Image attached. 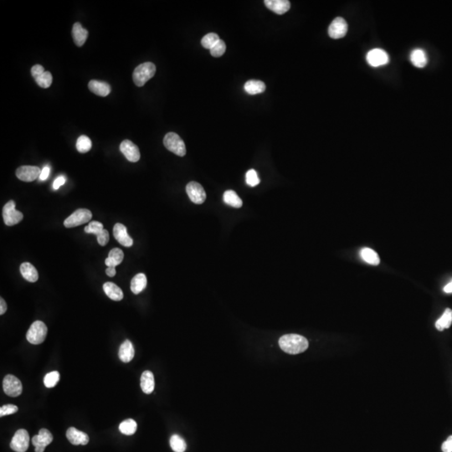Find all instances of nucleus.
<instances>
[{
	"label": "nucleus",
	"mask_w": 452,
	"mask_h": 452,
	"mask_svg": "<svg viewBox=\"0 0 452 452\" xmlns=\"http://www.w3.org/2000/svg\"><path fill=\"white\" fill-rule=\"evenodd\" d=\"M134 355H135V350L131 341L126 340L121 343L118 352L119 358L121 359V361H122L123 363H129L133 360Z\"/></svg>",
	"instance_id": "20"
},
{
	"label": "nucleus",
	"mask_w": 452,
	"mask_h": 452,
	"mask_svg": "<svg viewBox=\"0 0 452 452\" xmlns=\"http://www.w3.org/2000/svg\"><path fill=\"white\" fill-rule=\"evenodd\" d=\"M35 80H36V82L37 83L39 86L45 89L51 86L53 77H52V75H51L50 71H45L43 74L40 75L39 77L36 78Z\"/></svg>",
	"instance_id": "35"
},
{
	"label": "nucleus",
	"mask_w": 452,
	"mask_h": 452,
	"mask_svg": "<svg viewBox=\"0 0 452 452\" xmlns=\"http://www.w3.org/2000/svg\"><path fill=\"white\" fill-rule=\"evenodd\" d=\"M66 437L72 445H87L89 442L88 434L85 432H80L75 427H71L66 432Z\"/></svg>",
	"instance_id": "16"
},
{
	"label": "nucleus",
	"mask_w": 452,
	"mask_h": 452,
	"mask_svg": "<svg viewBox=\"0 0 452 452\" xmlns=\"http://www.w3.org/2000/svg\"><path fill=\"white\" fill-rule=\"evenodd\" d=\"M89 90L98 95L99 97H107L111 92V86L109 84L105 81H100V80H92L89 82Z\"/></svg>",
	"instance_id": "18"
},
{
	"label": "nucleus",
	"mask_w": 452,
	"mask_h": 452,
	"mask_svg": "<svg viewBox=\"0 0 452 452\" xmlns=\"http://www.w3.org/2000/svg\"><path fill=\"white\" fill-rule=\"evenodd\" d=\"M124 259V253L121 249L114 248L110 251L108 257L105 260V264L108 267H116L122 262Z\"/></svg>",
	"instance_id": "24"
},
{
	"label": "nucleus",
	"mask_w": 452,
	"mask_h": 452,
	"mask_svg": "<svg viewBox=\"0 0 452 452\" xmlns=\"http://www.w3.org/2000/svg\"><path fill=\"white\" fill-rule=\"evenodd\" d=\"M245 181L249 186L255 187L260 183V180L258 177L257 173L255 169H250L245 175Z\"/></svg>",
	"instance_id": "39"
},
{
	"label": "nucleus",
	"mask_w": 452,
	"mask_h": 452,
	"mask_svg": "<svg viewBox=\"0 0 452 452\" xmlns=\"http://www.w3.org/2000/svg\"><path fill=\"white\" fill-rule=\"evenodd\" d=\"M266 6L277 15H284L291 8V3L288 0H266Z\"/></svg>",
	"instance_id": "17"
},
{
	"label": "nucleus",
	"mask_w": 452,
	"mask_h": 452,
	"mask_svg": "<svg viewBox=\"0 0 452 452\" xmlns=\"http://www.w3.org/2000/svg\"><path fill=\"white\" fill-rule=\"evenodd\" d=\"M19 411V408L16 405H5L0 408V416L3 417L5 415H9L16 413Z\"/></svg>",
	"instance_id": "40"
},
{
	"label": "nucleus",
	"mask_w": 452,
	"mask_h": 452,
	"mask_svg": "<svg viewBox=\"0 0 452 452\" xmlns=\"http://www.w3.org/2000/svg\"><path fill=\"white\" fill-rule=\"evenodd\" d=\"M219 39H219V36L217 34H216V33H210L206 36H204L203 39H201V44L205 49L211 50L214 45L219 41Z\"/></svg>",
	"instance_id": "34"
},
{
	"label": "nucleus",
	"mask_w": 452,
	"mask_h": 452,
	"mask_svg": "<svg viewBox=\"0 0 452 452\" xmlns=\"http://www.w3.org/2000/svg\"><path fill=\"white\" fill-rule=\"evenodd\" d=\"M163 144L168 150L179 157H183L186 154L185 143L177 133H167L163 138Z\"/></svg>",
	"instance_id": "3"
},
{
	"label": "nucleus",
	"mask_w": 452,
	"mask_h": 452,
	"mask_svg": "<svg viewBox=\"0 0 452 452\" xmlns=\"http://www.w3.org/2000/svg\"><path fill=\"white\" fill-rule=\"evenodd\" d=\"M113 236L115 237V239L125 247H131L133 245L132 237L129 236V235L127 234V228L122 224L118 223L114 225Z\"/></svg>",
	"instance_id": "15"
},
{
	"label": "nucleus",
	"mask_w": 452,
	"mask_h": 452,
	"mask_svg": "<svg viewBox=\"0 0 452 452\" xmlns=\"http://www.w3.org/2000/svg\"><path fill=\"white\" fill-rule=\"evenodd\" d=\"M48 328L44 322L41 321H36L33 322L29 330L27 332L26 338L29 343L35 345H38L43 343L46 335H47Z\"/></svg>",
	"instance_id": "4"
},
{
	"label": "nucleus",
	"mask_w": 452,
	"mask_h": 452,
	"mask_svg": "<svg viewBox=\"0 0 452 452\" xmlns=\"http://www.w3.org/2000/svg\"><path fill=\"white\" fill-rule=\"evenodd\" d=\"M155 387V382L153 373L151 371H144L142 373L141 377V388L142 390L147 394L153 393Z\"/></svg>",
	"instance_id": "23"
},
{
	"label": "nucleus",
	"mask_w": 452,
	"mask_h": 452,
	"mask_svg": "<svg viewBox=\"0 0 452 452\" xmlns=\"http://www.w3.org/2000/svg\"><path fill=\"white\" fill-rule=\"evenodd\" d=\"M223 199H224L225 204L230 205L231 207H242L243 202L241 198H239L238 195L234 190L225 191L224 193V195H223Z\"/></svg>",
	"instance_id": "28"
},
{
	"label": "nucleus",
	"mask_w": 452,
	"mask_h": 452,
	"mask_svg": "<svg viewBox=\"0 0 452 452\" xmlns=\"http://www.w3.org/2000/svg\"><path fill=\"white\" fill-rule=\"evenodd\" d=\"M367 62L373 67L386 65L390 61L388 54L382 49H373L367 54Z\"/></svg>",
	"instance_id": "12"
},
{
	"label": "nucleus",
	"mask_w": 452,
	"mask_h": 452,
	"mask_svg": "<svg viewBox=\"0 0 452 452\" xmlns=\"http://www.w3.org/2000/svg\"><path fill=\"white\" fill-rule=\"evenodd\" d=\"M72 37L74 39L75 44L78 47L82 46L85 44L88 37V31L84 29L79 22L75 23L72 28Z\"/></svg>",
	"instance_id": "19"
},
{
	"label": "nucleus",
	"mask_w": 452,
	"mask_h": 452,
	"mask_svg": "<svg viewBox=\"0 0 452 452\" xmlns=\"http://www.w3.org/2000/svg\"><path fill=\"white\" fill-rule=\"evenodd\" d=\"M50 169L49 166H45L41 170V174L39 175V179L42 181L46 180L50 175Z\"/></svg>",
	"instance_id": "45"
},
{
	"label": "nucleus",
	"mask_w": 452,
	"mask_h": 452,
	"mask_svg": "<svg viewBox=\"0 0 452 452\" xmlns=\"http://www.w3.org/2000/svg\"><path fill=\"white\" fill-rule=\"evenodd\" d=\"M92 218V214L90 210H86V209H79L69 216L67 219H65L64 225L66 228L77 227V226H80V225L91 221Z\"/></svg>",
	"instance_id": "5"
},
{
	"label": "nucleus",
	"mask_w": 452,
	"mask_h": 452,
	"mask_svg": "<svg viewBox=\"0 0 452 452\" xmlns=\"http://www.w3.org/2000/svg\"><path fill=\"white\" fill-rule=\"evenodd\" d=\"M187 195L189 199L196 204H201L206 199V193L201 184L197 182H190L186 186Z\"/></svg>",
	"instance_id": "9"
},
{
	"label": "nucleus",
	"mask_w": 452,
	"mask_h": 452,
	"mask_svg": "<svg viewBox=\"0 0 452 452\" xmlns=\"http://www.w3.org/2000/svg\"><path fill=\"white\" fill-rule=\"evenodd\" d=\"M411 60L412 64L418 68L425 67L428 61L426 52L421 49H416L412 51L411 55Z\"/></svg>",
	"instance_id": "27"
},
{
	"label": "nucleus",
	"mask_w": 452,
	"mask_h": 452,
	"mask_svg": "<svg viewBox=\"0 0 452 452\" xmlns=\"http://www.w3.org/2000/svg\"><path fill=\"white\" fill-rule=\"evenodd\" d=\"M103 290L107 296L113 301H119L123 298V293L121 288L113 282H106L104 284Z\"/></svg>",
	"instance_id": "22"
},
{
	"label": "nucleus",
	"mask_w": 452,
	"mask_h": 452,
	"mask_svg": "<svg viewBox=\"0 0 452 452\" xmlns=\"http://www.w3.org/2000/svg\"><path fill=\"white\" fill-rule=\"evenodd\" d=\"M20 273L22 276L30 282H36L38 281L39 274L36 267L29 262L21 264Z\"/></svg>",
	"instance_id": "21"
},
{
	"label": "nucleus",
	"mask_w": 452,
	"mask_h": 452,
	"mask_svg": "<svg viewBox=\"0 0 452 452\" xmlns=\"http://www.w3.org/2000/svg\"><path fill=\"white\" fill-rule=\"evenodd\" d=\"M3 221L7 226L17 225L23 219L24 216L20 211L15 209V202L9 200L3 208Z\"/></svg>",
	"instance_id": "6"
},
{
	"label": "nucleus",
	"mask_w": 452,
	"mask_h": 452,
	"mask_svg": "<svg viewBox=\"0 0 452 452\" xmlns=\"http://www.w3.org/2000/svg\"><path fill=\"white\" fill-rule=\"evenodd\" d=\"M441 450L443 452H452V435L444 442L441 446Z\"/></svg>",
	"instance_id": "43"
},
{
	"label": "nucleus",
	"mask_w": 452,
	"mask_h": 452,
	"mask_svg": "<svg viewBox=\"0 0 452 452\" xmlns=\"http://www.w3.org/2000/svg\"><path fill=\"white\" fill-rule=\"evenodd\" d=\"M77 149L80 154H86L92 149V140L86 135H82L78 138L77 141Z\"/></svg>",
	"instance_id": "33"
},
{
	"label": "nucleus",
	"mask_w": 452,
	"mask_h": 452,
	"mask_svg": "<svg viewBox=\"0 0 452 452\" xmlns=\"http://www.w3.org/2000/svg\"><path fill=\"white\" fill-rule=\"evenodd\" d=\"M53 441V435L46 429H41L39 434L32 438V444L36 447V452H44L45 447Z\"/></svg>",
	"instance_id": "11"
},
{
	"label": "nucleus",
	"mask_w": 452,
	"mask_h": 452,
	"mask_svg": "<svg viewBox=\"0 0 452 452\" xmlns=\"http://www.w3.org/2000/svg\"><path fill=\"white\" fill-rule=\"evenodd\" d=\"M147 287V277L143 273L137 274L131 281V291L134 294H139Z\"/></svg>",
	"instance_id": "25"
},
{
	"label": "nucleus",
	"mask_w": 452,
	"mask_h": 452,
	"mask_svg": "<svg viewBox=\"0 0 452 452\" xmlns=\"http://www.w3.org/2000/svg\"><path fill=\"white\" fill-rule=\"evenodd\" d=\"M59 380V373L57 371L48 373L46 375L44 376V384L46 388H53L58 384Z\"/></svg>",
	"instance_id": "36"
},
{
	"label": "nucleus",
	"mask_w": 452,
	"mask_h": 452,
	"mask_svg": "<svg viewBox=\"0 0 452 452\" xmlns=\"http://www.w3.org/2000/svg\"><path fill=\"white\" fill-rule=\"evenodd\" d=\"M44 72H45L44 67L40 65H34L32 68H31V74H32L33 77H34L35 79L39 77L40 75L43 74Z\"/></svg>",
	"instance_id": "42"
},
{
	"label": "nucleus",
	"mask_w": 452,
	"mask_h": 452,
	"mask_svg": "<svg viewBox=\"0 0 452 452\" xmlns=\"http://www.w3.org/2000/svg\"><path fill=\"white\" fill-rule=\"evenodd\" d=\"M120 151L124 155L126 158L132 163H137L140 159V152L136 144H134L130 140H124L120 145Z\"/></svg>",
	"instance_id": "13"
},
{
	"label": "nucleus",
	"mask_w": 452,
	"mask_h": 452,
	"mask_svg": "<svg viewBox=\"0 0 452 452\" xmlns=\"http://www.w3.org/2000/svg\"><path fill=\"white\" fill-rule=\"evenodd\" d=\"M245 92L250 95H256L262 93L266 91V84L261 80H248L245 84Z\"/></svg>",
	"instance_id": "26"
},
{
	"label": "nucleus",
	"mask_w": 452,
	"mask_h": 452,
	"mask_svg": "<svg viewBox=\"0 0 452 452\" xmlns=\"http://www.w3.org/2000/svg\"><path fill=\"white\" fill-rule=\"evenodd\" d=\"M138 425L135 420L133 419H127L122 421L119 426V431L121 434H126V435H132L137 432Z\"/></svg>",
	"instance_id": "31"
},
{
	"label": "nucleus",
	"mask_w": 452,
	"mask_h": 452,
	"mask_svg": "<svg viewBox=\"0 0 452 452\" xmlns=\"http://www.w3.org/2000/svg\"><path fill=\"white\" fill-rule=\"evenodd\" d=\"M3 389L4 393L10 397H18L23 391L20 380L12 374H8L3 378Z\"/></svg>",
	"instance_id": "8"
},
{
	"label": "nucleus",
	"mask_w": 452,
	"mask_h": 452,
	"mask_svg": "<svg viewBox=\"0 0 452 452\" xmlns=\"http://www.w3.org/2000/svg\"><path fill=\"white\" fill-rule=\"evenodd\" d=\"M156 73V66L154 63H142L137 66L133 74V80L137 86H143L152 79Z\"/></svg>",
	"instance_id": "2"
},
{
	"label": "nucleus",
	"mask_w": 452,
	"mask_h": 452,
	"mask_svg": "<svg viewBox=\"0 0 452 452\" xmlns=\"http://www.w3.org/2000/svg\"><path fill=\"white\" fill-rule=\"evenodd\" d=\"M210 50V54L211 56L214 57H220L225 54V50H226V44H225V42L223 41L222 39H219V41L217 42L215 45H214L213 48Z\"/></svg>",
	"instance_id": "38"
},
{
	"label": "nucleus",
	"mask_w": 452,
	"mask_h": 452,
	"mask_svg": "<svg viewBox=\"0 0 452 452\" xmlns=\"http://www.w3.org/2000/svg\"><path fill=\"white\" fill-rule=\"evenodd\" d=\"M360 254L363 260L366 261L367 263L370 264V265L378 266L379 262H380V259H379V256L377 254V252L372 250V249H362Z\"/></svg>",
	"instance_id": "30"
},
{
	"label": "nucleus",
	"mask_w": 452,
	"mask_h": 452,
	"mask_svg": "<svg viewBox=\"0 0 452 452\" xmlns=\"http://www.w3.org/2000/svg\"><path fill=\"white\" fill-rule=\"evenodd\" d=\"M170 446L175 452H184L187 448L185 440L177 434L172 435L170 438Z\"/></svg>",
	"instance_id": "32"
},
{
	"label": "nucleus",
	"mask_w": 452,
	"mask_h": 452,
	"mask_svg": "<svg viewBox=\"0 0 452 452\" xmlns=\"http://www.w3.org/2000/svg\"><path fill=\"white\" fill-rule=\"evenodd\" d=\"M452 324V310L447 308L444 312L443 315L435 322V328L439 331H443L444 329L449 328Z\"/></svg>",
	"instance_id": "29"
},
{
	"label": "nucleus",
	"mask_w": 452,
	"mask_h": 452,
	"mask_svg": "<svg viewBox=\"0 0 452 452\" xmlns=\"http://www.w3.org/2000/svg\"><path fill=\"white\" fill-rule=\"evenodd\" d=\"M7 304L5 301L2 297L0 298V315H3L6 313Z\"/></svg>",
	"instance_id": "46"
},
{
	"label": "nucleus",
	"mask_w": 452,
	"mask_h": 452,
	"mask_svg": "<svg viewBox=\"0 0 452 452\" xmlns=\"http://www.w3.org/2000/svg\"><path fill=\"white\" fill-rule=\"evenodd\" d=\"M65 180H66V178L64 176H59V177H57V179L54 181L53 189H56V190L59 189V187L62 186L63 184L65 183Z\"/></svg>",
	"instance_id": "44"
},
{
	"label": "nucleus",
	"mask_w": 452,
	"mask_h": 452,
	"mask_svg": "<svg viewBox=\"0 0 452 452\" xmlns=\"http://www.w3.org/2000/svg\"><path fill=\"white\" fill-rule=\"evenodd\" d=\"M444 292L446 293H452V281L444 287Z\"/></svg>",
	"instance_id": "48"
},
{
	"label": "nucleus",
	"mask_w": 452,
	"mask_h": 452,
	"mask_svg": "<svg viewBox=\"0 0 452 452\" xmlns=\"http://www.w3.org/2000/svg\"><path fill=\"white\" fill-rule=\"evenodd\" d=\"M97 238H98V242L99 243V245H101V246H105V245H107V243L109 241V233H108L107 230L104 229L102 232L99 234Z\"/></svg>",
	"instance_id": "41"
},
{
	"label": "nucleus",
	"mask_w": 452,
	"mask_h": 452,
	"mask_svg": "<svg viewBox=\"0 0 452 452\" xmlns=\"http://www.w3.org/2000/svg\"><path fill=\"white\" fill-rule=\"evenodd\" d=\"M30 445V435L26 430L20 429L15 432L10 442V448L16 452H25Z\"/></svg>",
	"instance_id": "7"
},
{
	"label": "nucleus",
	"mask_w": 452,
	"mask_h": 452,
	"mask_svg": "<svg viewBox=\"0 0 452 452\" xmlns=\"http://www.w3.org/2000/svg\"><path fill=\"white\" fill-rule=\"evenodd\" d=\"M104 230L103 225L98 221L90 222L87 226L85 227V232L87 234H93L98 236L99 234L101 233Z\"/></svg>",
	"instance_id": "37"
},
{
	"label": "nucleus",
	"mask_w": 452,
	"mask_h": 452,
	"mask_svg": "<svg viewBox=\"0 0 452 452\" xmlns=\"http://www.w3.org/2000/svg\"><path fill=\"white\" fill-rule=\"evenodd\" d=\"M41 170L36 166H22L20 167L15 175L19 179L24 182H32L39 177Z\"/></svg>",
	"instance_id": "10"
},
{
	"label": "nucleus",
	"mask_w": 452,
	"mask_h": 452,
	"mask_svg": "<svg viewBox=\"0 0 452 452\" xmlns=\"http://www.w3.org/2000/svg\"><path fill=\"white\" fill-rule=\"evenodd\" d=\"M116 267H107V270H106V273L107 275L110 277H113L115 276L116 275Z\"/></svg>",
	"instance_id": "47"
},
{
	"label": "nucleus",
	"mask_w": 452,
	"mask_h": 452,
	"mask_svg": "<svg viewBox=\"0 0 452 452\" xmlns=\"http://www.w3.org/2000/svg\"><path fill=\"white\" fill-rule=\"evenodd\" d=\"M279 345L289 354H298L308 349V341L298 334H286L279 339Z\"/></svg>",
	"instance_id": "1"
},
{
	"label": "nucleus",
	"mask_w": 452,
	"mask_h": 452,
	"mask_svg": "<svg viewBox=\"0 0 452 452\" xmlns=\"http://www.w3.org/2000/svg\"><path fill=\"white\" fill-rule=\"evenodd\" d=\"M348 24L345 20L337 17L332 22L328 28V35L332 39H341L348 32Z\"/></svg>",
	"instance_id": "14"
}]
</instances>
